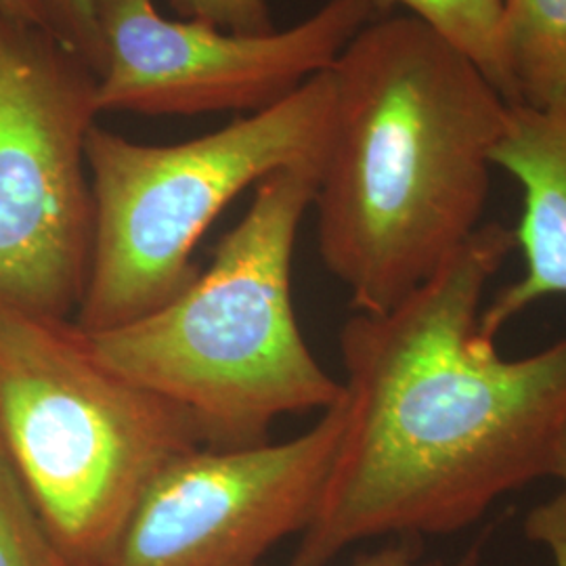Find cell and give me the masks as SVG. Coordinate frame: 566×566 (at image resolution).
<instances>
[{
  "mask_svg": "<svg viewBox=\"0 0 566 566\" xmlns=\"http://www.w3.org/2000/svg\"><path fill=\"white\" fill-rule=\"evenodd\" d=\"M41 518L0 447V566H61Z\"/></svg>",
  "mask_w": 566,
  "mask_h": 566,
  "instance_id": "cell-12",
  "label": "cell"
},
{
  "mask_svg": "<svg viewBox=\"0 0 566 566\" xmlns=\"http://www.w3.org/2000/svg\"><path fill=\"white\" fill-rule=\"evenodd\" d=\"M512 105L566 103V0H502Z\"/></svg>",
  "mask_w": 566,
  "mask_h": 566,
  "instance_id": "cell-10",
  "label": "cell"
},
{
  "mask_svg": "<svg viewBox=\"0 0 566 566\" xmlns=\"http://www.w3.org/2000/svg\"><path fill=\"white\" fill-rule=\"evenodd\" d=\"M0 9L11 13V15H15V18H20V20L41 25V18H39L34 0H0Z\"/></svg>",
  "mask_w": 566,
  "mask_h": 566,
  "instance_id": "cell-17",
  "label": "cell"
},
{
  "mask_svg": "<svg viewBox=\"0 0 566 566\" xmlns=\"http://www.w3.org/2000/svg\"><path fill=\"white\" fill-rule=\"evenodd\" d=\"M334 112L313 206L325 269L382 313L483 224L510 103L407 13L378 15L329 70Z\"/></svg>",
  "mask_w": 566,
  "mask_h": 566,
  "instance_id": "cell-2",
  "label": "cell"
},
{
  "mask_svg": "<svg viewBox=\"0 0 566 566\" xmlns=\"http://www.w3.org/2000/svg\"><path fill=\"white\" fill-rule=\"evenodd\" d=\"M549 476L558 479L566 489V420L565 426H563V430H560V434H558V441H556V447H554V453H552Z\"/></svg>",
  "mask_w": 566,
  "mask_h": 566,
  "instance_id": "cell-18",
  "label": "cell"
},
{
  "mask_svg": "<svg viewBox=\"0 0 566 566\" xmlns=\"http://www.w3.org/2000/svg\"><path fill=\"white\" fill-rule=\"evenodd\" d=\"M181 20H202L243 34L275 30L266 0H168Z\"/></svg>",
  "mask_w": 566,
  "mask_h": 566,
  "instance_id": "cell-14",
  "label": "cell"
},
{
  "mask_svg": "<svg viewBox=\"0 0 566 566\" xmlns=\"http://www.w3.org/2000/svg\"><path fill=\"white\" fill-rule=\"evenodd\" d=\"M344 422L343 392L282 443L185 451L143 489L99 566H261L311 523Z\"/></svg>",
  "mask_w": 566,
  "mask_h": 566,
  "instance_id": "cell-8",
  "label": "cell"
},
{
  "mask_svg": "<svg viewBox=\"0 0 566 566\" xmlns=\"http://www.w3.org/2000/svg\"><path fill=\"white\" fill-rule=\"evenodd\" d=\"M491 163L523 187V214L512 231L525 261L521 280L481 311L479 329L495 343L528 306L566 296V103L544 109L510 105Z\"/></svg>",
  "mask_w": 566,
  "mask_h": 566,
  "instance_id": "cell-9",
  "label": "cell"
},
{
  "mask_svg": "<svg viewBox=\"0 0 566 566\" xmlns=\"http://www.w3.org/2000/svg\"><path fill=\"white\" fill-rule=\"evenodd\" d=\"M380 15L405 9L464 53L512 105L502 46V0H374Z\"/></svg>",
  "mask_w": 566,
  "mask_h": 566,
  "instance_id": "cell-11",
  "label": "cell"
},
{
  "mask_svg": "<svg viewBox=\"0 0 566 566\" xmlns=\"http://www.w3.org/2000/svg\"><path fill=\"white\" fill-rule=\"evenodd\" d=\"M332 112L327 70L282 103L189 142L137 143L93 124L86 166L95 231L74 325L112 329L179 296L202 271L196 245L242 191L282 168L322 166Z\"/></svg>",
  "mask_w": 566,
  "mask_h": 566,
  "instance_id": "cell-5",
  "label": "cell"
},
{
  "mask_svg": "<svg viewBox=\"0 0 566 566\" xmlns=\"http://www.w3.org/2000/svg\"><path fill=\"white\" fill-rule=\"evenodd\" d=\"M200 446L189 416L97 361L72 319L0 306V447L63 565H102L143 489Z\"/></svg>",
  "mask_w": 566,
  "mask_h": 566,
  "instance_id": "cell-4",
  "label": "cell"
},
{
  "mask_svg": "<svg viewBox=\"0 0 566 566\" xmlns=\"http://www.w3.org/2000/svg\"><path fill=\"white\" fill-rule=\"evenodd\" d=\"M97 82L51 32L0 9V306L49 319H74L81 306Z\"/></svg>",
  "mask_w": 566,
  "mask_h": 566,
  "instance_id": "cell-6",
  "label": "cell"
},
{
  "mask_svg": "<svg viewBox=\"0 0 566 566\" xmlns=\"http://www.w3.org/2000/svg\"><path fill=\"white\" fill-rule=\"evenodd\" d=\"M483 554H481V546H474L468 554H464L455 565L451 566H481ZM350 566H437L430 563H422L420 560V552L409 544H401V546H386L369 552V554H361L359 558H355Z\"/></svg>",
  "mask_w": 566,
  "mask_h": 566,
  "instance_id": "cell-16",
  "label": "cell"
},
{
  "mask_svg": "<svg viewBox=\"0 0 566 566\" xmlns=\"http://www.w3.org/2000/svg\"><path fill=\"white\" fill-rule=\"evenodd\" d=\"M526 537L546 547L554 566H566V495L560 493L528 512Z\"/></svg>",
  "mask_w": 566,
  "mask_h": 566,
  "instance_id": "cell-15",
  "label": "cell"
},
{
  "mask_svg": "<svg viewBox=\"0 0 566 566\" xmlns=\"http://www.w3.org/2000/svg\"><path fill=\"white\" fill-rule=\"evenodd\" d=\"M61 566H65V565H61Z\"/></svg>",
  "mask_w": 566,
  "mask_h": 566,
  "instance_id": "cell-19",
  "label": "cell"
},
{
  "mask_svg": "<svg viewBox=\"0 0 566 566\" xmlns=\"http://www.w3.org/2000/svg\"><path fill=\"white\" fill-rule=\"evenodd\" d=\"M34 4L42 28L86 61L99 78L105 60L99 23L102 0H34Z\"/></svg>",
  "mask_w": 566,
  "mask_h": 566,
  "instance_id": "cell-13",
  "label": "cell"
},
{
  "mask_svg": "<svg viewBox=\"0 0 566 566\" xmlns=\"http://www.w3.org/2000/svg\"><path fill=\"white\" fill-rule=\"evenodd\" d=\"M378 15L374 0H325L296 25L243 34L202 20H168L154 0H102L97 107L149 118L256 114L332 70Z\"/></svg>",
  "mask_w": 566,
  "mask_h": 566,
  "instance_id": "cell-7",
  "label": "cell"
},
{
  "mask_svg": "<svg viewBox=\"0 0 566 566\" xmlns=\"http://www.w3.org/2000/svg\"><path fill=\"white\" fill-rule=\"evenodd\" d=\"M516 250L483 223L428 282L340 329L346 422L319 504L287 566H327L365 539L451 535L549 476L566 420V336L506 359L479 329Z\"/></svg>",
  "mask_w": 566,
  "mask_h": 566,
  "instance_id": "cell-1",
  "label": "cell"
},
{
  "mask_svg": "<svg viewBox=\"0 0 566 566\" xmlns=\"http://www.w3.org/2000/svg\"><path fill=\"white\" fill-rule=\"evenodd\" d=\"M319 170L290 166L259 182L210 266L170 303L82 332L97 361L189 416L203 446L264 443L277 418L325 411L343 397V382L304 340L292 301L294 248Z\"/></svg>",
  "mask_w": 566,
  "mask_h": 566,
  "instance_id": "cell-3",
  "label": "cell"
}]
</instances>
